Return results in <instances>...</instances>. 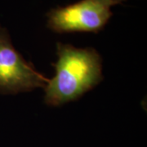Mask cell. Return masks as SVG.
<instances>
[{"label": "cell", "instance_id": "1", "mask_svg": "<svg viewBox=\"0 0 147 147\" xmlns=\"http://www.w3.org/2000/svg\"><path fill=\"white\" fill-rule=\"evenodd\" d=\"M57 61L52 64L56 74L44 87V102L61 106L79 98L103 80L102 59L93 47L78 48L57 43Z\"/></svg>", "mask_w": 147, "mask_h": 147}, {"label": "cell", "instance_id": "2", "mask_svg": "<svg viewBox=\"0 0 147 147\" xmlns=\"http://www.w3.org/2000/svg\"><path fill=\"white\" fill-rule=\"evenodd\" d=\"M127 0H80L47 11V28L57 34L101 31L113 16L111 7Z\"/></svg>", "mask_w": 147, "mask_h": 147}, {"label": "cell", "instance_id": "3", "mask_svg": "<svg viewBox=\"0 0 147 147\" xmlns=\"http://www.w3.org/2000/svg\"><path fill=\"white\" fill-rule=\"evenodd\" d=\"M47 82L48 79L16 51L7 30L0 26V94L31 92L44 88Z\"/></svg>", "mask_w": 147, "mask_h": 147}]
</instances>
